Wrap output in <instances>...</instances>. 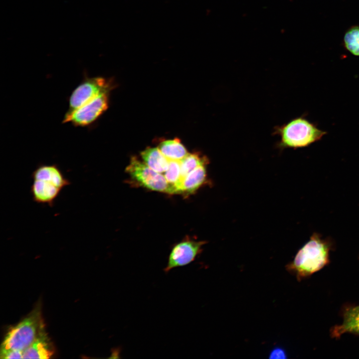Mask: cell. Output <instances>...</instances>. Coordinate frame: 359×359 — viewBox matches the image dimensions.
Wrapping results in <instances>:
<instances>
[{
    "mask_svg": "<svg viewBox=\"0 0 359 359\" xmlns=\"http://www.w3.org/2000/svg\"><path fill=\"white\" fill-rule=\"evenodd\" d=\"M158 148L169 160L180 161L188 154L180 141L177 138L161 142Z\"/></svg>",
    "mask_w": 359,
    "mask_h": 359,
    "instance_id": "obj_13",
    "label": "cell"
},
{
    "mask_svg": "<svg viewBox=\"0 0 359 359\" xmlns=\"http://www.w3.org/2000/svg\"><path fill=\"white\" fill-rule=\"evenodd\" d=\"M109 91L103 92L80 107L67 111L62 123H69L80 127L92 125L108 108Z\"/></svg>",
    "mask_w": 359,
    "mask_h": 359,
    "instance_id": "obj_5",
    "label": "cell"
},
{
    "mask_svg": "<svg viewBox=\"0 0 359 359\" xmlns=\"http://www.w3.org/2000/svg\"><path fill=\"white\" fill-rule=\"evenodd\" d=\"M344 46L352 55L359 56V25H354L345 32Z\"/></svg>",
    "mask_w": 359,
    "mask_h": 359,
    "instance_id": "obj_16",
    "label": "cell"
},
{
    "mask_svg": "<svg viewBox=\"0 0 359 359\" xmlns=\"http://www.w3.org/2000/svg\"><path fill=\"white\" fill-rule=\"evenodd\" d=\"M181 169V180L189 173L200 165L208 164V160L206 156L198 153H188L180 161ZM181 182V181H180Z\"/></svg>",
    "mask_w": 359,
    "mask_h": 359,
    "instance_id": "obj_14",
    "label": "cell"
},
{
    "mask_svg": "<svg viewBox=\"0 0 359 359\" xmlns=\"http://www.w3.org/2000/svg\"><path fill=\"white\" fill-rule=\"evenodd\" d=\"M274 132L280 137V148L293 149L308 147L327 134L303 116L276 127Z\"/></svg>",
    "mask_w": 359,
    "mask_h": 359,
    "instance_id": "obj_3",
    "label": "cell"
},
{
    "mask_svg": "<svg viewBox=\"0 0 359 359\" xmlns=\"http://www.w3.org/2000/svg\"><path fill=\"white\" fill-rule=\"evenodd\" d=\"M43 326L41 308L38 305L8 332L1 345L0 351L12 350L23 352L34 341Z\"/></svg>",
    "mask_w": 359,
    "mask_h": 359,
    "instance_id": "obj_4",
    "label": "cell"
},
{
    "mask_svg": "<svg viewBox=\"0 0 359 359\" xmlns=\"http://www.w3.org/2000/svg\"><path fill=\"white\" fill-rule=\"evenodd\" d=\"M0 359H23V352L18 350H2L0 352Z\"/></svg>",
    "mask_w": 359,
    "mask_h": 359,
    "instance_id": "obj_17",
    "label": "cell"
},
{
    "mask_svg": "<svg viewBox=\"0 0 359 359\" xmlns=\"http://www.w3.org/2000/svg\"><path fill=\"white\" fill-rule=\"evenodd\" d=\"M30 193L37 203L53 206L62 189L71 184L56 164H41L33 171Z\"/></svg>",
    "mask_w": 359,
    "mask_h": 359,
    "instance_id": "obj_1",
    "label": "cell"
},
{
    "mask_svg": "<svg viewBox=\"0 0 359 359\" xmlns=\"http://www.w3.org/2000/svg\"><path fill=\"white\" fill-rule=\"evenodd\" d=\"M54 352L44 325L34 341L23 352V359H49L53 355Z\"/></svg>",
    "mask_w": 359,
    "mask_h": 359,
    "instance_id": "obj_9",
    "label": "cell"
},
{
    "mask_svg": "<svg viewBox=\"0 0 359 359\" xmlns=\"http://www.w3.org/2000/svg\"><path fill=\"white\" fill-rule=\"evenodd\" d=\"M205 243L187 239L177 244L171 250L164 271L168 273L174 268L187 265L193 261L202 251V247Z\"/></svg>",
    "mask_w": 359,
    "mask_h": 359,
    "instance_id": "obj_8",
    "label": "cell"
},
{
    "mask_svg": "<svg viewBox=\"0 0 359 359\" xmlns=\"http://www.w3.org/2000/svg\"><path fill=\"white\" fill-rule=\"evenodd\" d=\"M346 333L359 335V306L349 308L345 311L343 323L333 328L332 335L339 338Z\"/></svg>",
    "mask_w": 359,
    "mask_h": 359,
    "instance_id": "obj_11",
    "label": "cell"
},
{
    "mask_svg": "<svg viewBox=\"0 0 359 359\" xmlns=\"http://www.w3.org/2000/svg\"><path fill=\"white\" fill-rule=\"evenodd\" d=\"M270 358H286V356L283 349L276 348L271 353Z\"/></svg>",
    "mask_w": 359,
    "mask_h": 359,
    "instance_id": "obj_18",
    "label": "cell"
},
{
    "mask_svg": "<svg viewBox=\"0 0 359 359\" xmlns=\"http://www.w3.org/2000/svg\"><path fill=\"white\" fill-rule=\"evenodd\" d=\"M111 88V83L103 77L85 76L70 95L67 111L80 107L102 92L110 91Z\"/></svg>",
    "mask_w": 359,
    "mask_h": 359,
    "instance_id": "obj_7",
    "label": "cell"
},
{
    "mask_svg": "<svg viewBox=\"0 0 359 359\" xmlns=\"http://www.w3.org/2000/svg\"><path fill=\"white\" fill-rule=\"evenodd\" d=\"M144 163L159 173L165 172L169 168V160L158 148H148L141 153Z\"/></svg>",
    "mask_w": 359,
    "mask_h": 359,
    "instance_id": "obj_12",
    "label": "cell"
},
{
    "mask_svg": "<svg viewBox=\"0 0 359 359\" xmlns=\"http://www.w3.org/2000/svg\"><path fill=\"white\" fill-rule=\"evenodd\" d=\"M330 249L327 241L315 233L286 268L299 280L306 277L320 270L329 262Z\"/></svg>",
    "mask_w": 359,
    "mask_h": 359,
    "instance_id": "obj_2",
    "label": "cell"
},
{
    "mask_svg": "<svg viewBox=\"0 0 359 359\" xmlns=\"http://www.w3.org/2000/svg\"><path fill=\"white\" fill-rule=\"evenodd\" d=\"M126 172L141 185L149 189L173 194L171 186L165 176L157 172L145 163L132 157Z\"/></svg>",
    "mask_w": 359,
    "mask_h": 359,
    "instance_id": "obj_6",
    "label": "cell"
},
{
    "mask_svg": "<svg viewBox=\"0 0 359 359\" xmlns=\"http://www.w3.org/2000/svg\"><path fill=\"white\" fill-rule=\"evenodd\" d=\"M207 165L199 166L181 180L180 193L191 194L205 182L207 180Z\"/></svg>",
    "mask_w": 359,
    "mask_h": 359,
    "instance_id": "obj_10",
    "label": "cell"
},
{
    "mask_svg": "<svg viewBox=\"0 0 359 359\" xmlns=\"http://www.w3.org/2000/svg\"><path fill=\"white\" fill-rule=\"evenodd\" d=\"M165 173L164 176L172 188L173 194L179 193L181 181L180 161L169 160V168Z\"/></svg>",
    "mask_w": 359,
    "mask_h": 359,
    "instance_id": "obj_15",
    "label": "cell"
}]
</instances>
